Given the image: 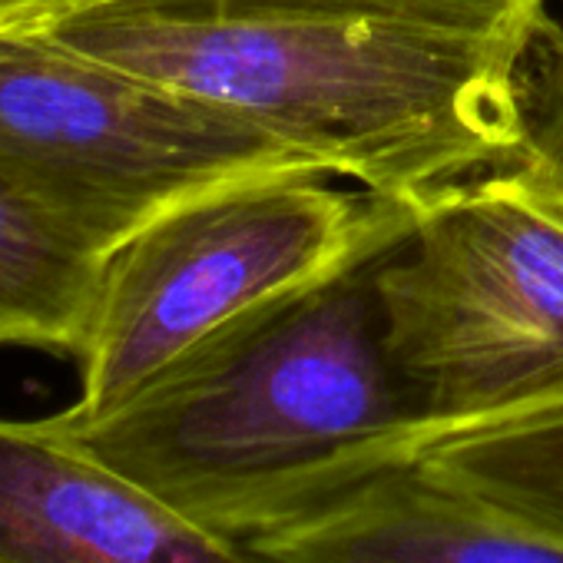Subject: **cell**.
<instances>
[{"label": "cell", "instance_id": "cell-8", "mask_svg": "<svg viewBox=\"0 0 563 563\" xmlns=\"http://www.w3.org/2000/svg\"><path fill=\"white\" fill-rule=\"evenodd\" d=\"M103 258L0 176V345L74 355L84 345Z\"/></svg>", "mask_w": 563, "mask_h": 563}, {"label": "cell", "instance_id": "cell-10", "mask_svg": "<svg viewBox=\"0 0 563 563\" xmlns=\"http://www.w3.org/2000/svg\"><path fill=\"white\" fill-rule=\"evenodd\" d=\"M520 153L514 166L563 189V21H550L527 54L517 87Z\"/></svg>", "mask_w": 563, "mask_h": 563}, {"label": "cell", "instance_id": "cell-9", "mask_svg": "<svg viewBox=\"0 0 563 563\" xmlns=\"http://www.w3.org/2000/svg\"><path fill=\"white\" fill-rule=\"evenodd\" d=\"M418 467L523 523L563 537V411L448 438Z\"/></svg>", "mask_w": 563, "mask_h": 563}, {"label": "cell", "instance_id": "cell-7", "mask_svg": "<svg viewBox=\"0 0 563 563\" xmlns=\"http://www.w3.org/2000/svg\"><path fill=\"white\" fill-rule=\"evenodd\" d=\"M265 563H563V537L418 464L249 543Z\"/></svg>", "mask_w": 563, "mask_h": 563}, {"label": "cell", "instance_id": "cell-11", "mask_svg": "<svg viewBox=\"0 0 563 563\" xmlns=\"http://www.w3.org/2000/svg\"><path fill=\"white\" fill-rule=\"evenodd\" d=\"M117 0H0V37L54 31L57 24Z\"/></svg>", "mask_w": 563, "mask_h": 563}, {"label": "cell", "instance_id": "cell-6", "mask_svg": "<svg viewBox=\"0 0 563 563\" xmlns=\"http://www.w3.org/2000/svg\"><path fill=\"white\" fill-rule=\"evenodd\" d=\"M0 563H265L103 461L57 415H0Z\"/></svg>", "mask_w": 563, "mask_h": 563}, {"label": "cell", "instance_id": "cell-1", "mask_svg": "<svg viewBox=\"0 0 563 563\" xmlns=\"http://www.w3.org/2000/svg\"><path fill=\"white\" fill-rule=\"evenodd\" d=\"M550 21L547 0H117L47 34L421 202L517 163L520 70Z\"/></svg>", "mask_w": 563, "mask_h": 563}, {"label": "cell", "instance_id": "cell-2", "mask_svg": "<svg viewBox=\"0 0 563 563\" xmlns=\"http://www.w3.org/2000/svg\"><path fill=\"white\" fill-rule=\"evenodd\" d=\"M388 245L229 319L117 408L57 418L239 543L418 464L438 441L385 355L375 268Z\"/></svg>", "mask_w": 563, "mask_h": 563}, {"label": "cell", "instance_id": "cell-4", "mask_svg": "<svg viewBox=\"0 0 563 563\" xmlns=\"http://www.w3.org/2000/svg\"><path fill=\"white\" fill-rule=\"evenodd\" d=\"M332 176H255L206 189L150 219L100 265L77 352L74 418L130 398L229 319L395 242L415 202L345 192Z\"/></svg>", "mask_w": 563, "mask_h": 563}, {"label": "cell", "instance_id": "cell-5", "mask_svg": "<svg viewBox=\"0 0 563 563\" xmlns=\"http://www.w3.org/2000/svg\"><path fill=\"white\" fill-rule=\"evenodd\" d=\"M289 173L329 176L255 123L47 31L0 37V176L100 258L206 189Z\"/></svg>", "mask_w": 563, "mask_h": 563}, {"label": "cell", "instance_id": "cell-3", "mask_svg": "<svg viewBox=\"0 0 563 563\" xmlns=\"http://www.w3.org/2000/svg\"><path fill=\"white\" fill-rule=\"evenodd\" d=\"M388 365L434 441L563 411V189L500 166L415 202L375 268Z\"/></svg>", "mask_w": 563, "mask_h": 563}]
</instances>
